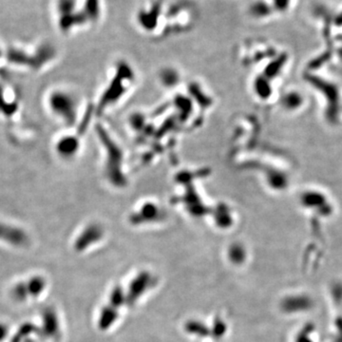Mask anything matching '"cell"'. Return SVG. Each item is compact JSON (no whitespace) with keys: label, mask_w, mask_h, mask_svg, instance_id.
<instances>
[{"label":"cell","mask_w":342,"mask_h":342,"mask_svg":"<svg viewBox=\"0 0 342 342\" xmlns=\"http://www.w3.org/2000/svg\"><path fill=\"white\" fill-rule=\"evenodd\" d=\"M72 98L64 94H52L51 98V107L57 115L62 116L64 119H69L71 113H73V101Z\"/></svg>","instance_id":"obj_1"},{"label":"cell","mask_w":342,"mask_h":342,"mask_svg":"<svg viewBox=\"0 0 342 342\" xmlns=\"http://www.w3.org/2000/svg\"><path fill=\"white\" fill-rule=\"evenodd\" d=\"M82 14L84 15L87 22H94L98 20L102 13L101 0H84Z\"/></svg>","instance_id":"obj_2"},{"label":"cell","mask_w":342,"mask_h":342,"mask_svg":"<svg viewBox=\"0 0 342 342\" xmlns=\"http://www.w3.org/2000/svg\"><path fill=\"white\" fill-rule=\"evenodd\" d=\"M57 12L59 17L74 14L76 11V0H58Z\"/></svg>","instance_id":"obj_3"},{"label":"cell","mask_w":342,"mask_h":342,"mask_svg":"<svg viewBox=\"0 0 342 342\" xmlns=\"http://www.w3.org/2000/svg\"><path fill=\"white\" fill-rule=\"evenodd\" d=\"M9 329L7 325L0 322V342L5 340V338L8 336Z\"/></svg>","instance_id":"obj_4"},{"label":"cell","mask_w":342,"mask_h":342,"mask_svg":"<svg viewBox=\"0 0 342 342\" xmlns=\"http://www.w3.org/2000/svg\"><path fill=\"white\" fill-rule=\"evenodd\" d=\"M0 54H1V52H0Z\"/></svg>","instance_id":"obj_5"}]
</instances>
